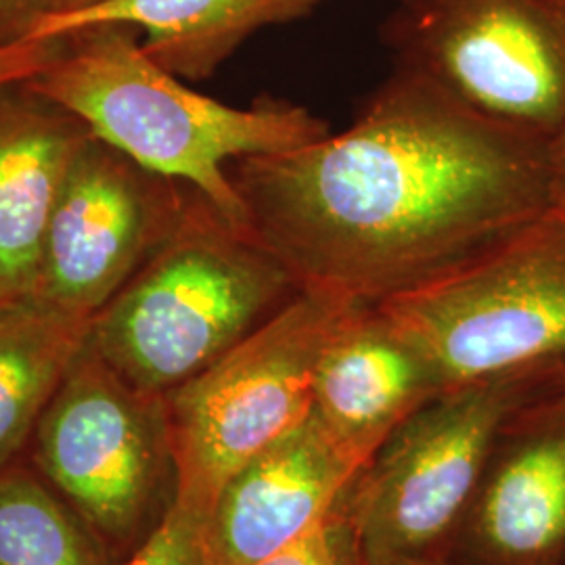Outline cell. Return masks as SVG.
Segmentation results:
<instances>
[{
	"label": "cell",
	"instance_id": "1",
	"mask_svg": "<svg viewBox=\"0 0 565 565\" xmlns=\"http://www.w3.org/2000/svg\"><path fill=\"white\" fill-rule=\"evenodd\" d=\"M247 226L300 289L377 306L562 205L551 139L392 67L323 139L228 166Z\"/></svg>",
	"mask_w": 565,
	"mask_h": 565
},
{
	"label": "cell",
	"instance_id": "11",
	"mask_svg": "<svg viewBox=\"0 0 565 565\" xmlns=\"http://www.w3.org/2000/svg\"><path fill=\"white\" fill-rule=\"evenodd\" d=\"M459 545L469 565H565V382L507 419Z\"/></svg>",
	"mask_w": 565,
	"mask_h": 565
},
{
	"label": "cell",
	"instance_id": "23",
	"mask_svg": "<svg viewBox=\"0 0 565 565\" xmlns=\"http://www.w3.org/2000/svg\"><path fill=\"white\" fill-rule=\"evenodd\" d=\"M396 565H457L455 562H404Z\"/></svg>",
	"mask_w": 565,
	"mask_h": 565
},
{
	"label": "cell",
	"instance_id": "9",
	"mask_svg": "<svg viewBox=\"0 0 565 565\" xmlns=\"http://www.w3.org/2000/svg\"><path fill=\"white\" fill-rule=\"evenodd\" d=\"M189 193L90 135L61 189L28 298L93 321L168 239Z\"/></svg>",
	"mask_w": 565,
	"mask_h": 565
},
{
	"label": "cell",
	"instance_id": "19",
	"mask_svg": "<svg viewBox=\"0 0 565 565\" xmlns=\"http://www.w3.org/2000/svg\"><path fill=\"white\" fill-rule=\"evenodd\" d=\"M61 39L0 44V95L32 81L55 57Z\"/></svg>",
	"mask_w": 565,
	"mask_h": 565
},
{
	"label": "cell",
	"instance_id": "24",
	"mask_svg": "<svg viewBox=\"0 0 565 565\" xmlns=\"http://www.w3.org/2000/svg\"><path fill=\"white\" fill-rule=\"evenodd\" d=\"M348 565H361V562H352V564H348Z\"/></svg>",
	"mask_w": 565,
	"mask_h": 565
},
{
	"label": "cell",
	"instance_id": "4",
	"mask_svg": "<svg viewBox=\"0 0 565 565\" xmlns=\"http://www.w3.org/2000/svg\"><path fill=\"white\" fill-rule=\"evenodd\" d=\"M565 366L457 385L406 417L345 494L361 565L448 562L507 419Z\"/></svg>",
	"mask_w": 565,
	"mask_h": 565
},
{
	"label": "cell",
	"instance_id": "18",
	"mask_svg": "<svg viewBox=\"0 0 565 565\" xmlns=\"http://www.w3.org/2000/svg\"><path fill=\"white\" fill-rule=\"evenodd\" d=\"M352 562H359V553L343 499L321 524L252 565H348Z\"/></svg>",
	"mask_w": 565,
	"mask_h": 565
},
{
	"label": "cell",
	"instance_id": "3",
	"mask_svg": "<svg viewBox=\"0 0 565 565\" xmlns=\"http://www.w3.org/2000/svg\"><path fill=\"white\" fill-rule=\"evenodd\" d=\"M298 291L247 224L191 189L168 239L90 321L88 343L128 384L168 396Z\"/></svg>",
	"mask_w": 565,
	"mask_h": 565
},
{
	"label": "cell",
	"instance_id": "13",
	"mask_svg": "<svg viewBox=\"0 0 565 565\" xmlns=\"http://www.w3.org/2000/svg\"><path fill=\"white\" fill-rule=\"evenodd\" d=\"M438 394L415 348L375 306H359L323 350L312 413L345 445L373 457L406 417Z\"/></svg>",
	"mask_w": 565,
	"mask_h": 565
},
{
	"label": "cell",
	"instance_id": "6",
	"mask_svg": "<svg viewBox=\"0 0 565 565\" xmlns=\"http://www.w3.org/2000/svg\"><path fill=\"white\" fill-rule=\"evenodd\" d=\"M359 306L300 289L216 363L166 396L179 505L207 515L243 465L308 419L323 350Z\"/></svg>",
	"mask_w": 565,
	"mask_h": 565
},
{
	"label": "cell",
	"instance_id": "20",
	"mask_svg": "<svg viewBox=\"0 0 565 565\" xmlns=\"http://www.w3.org/2000/svg\"><path fill=\"white\" fill-rule=\"evenodd\" d=\"M49 0H0V44L23 41L46 13Z\"/></svg>",
	"mask_w": 565,
	"mask_h": 565
},
{
	"label": "cell",
	"instance_id": "7",
	"mask_svg": "<svg viewBox=\"0 0 565 565\" xmlns=\"http://www.w3.org/2000/svg\"><path fill=\"white\" fill-rule=\"evenodd\" d=\"M30 445L34 469L116 564L130 557L177 503L166 396L128 384L88 340Z\"/></svg>",
	"mask_w": 565,
	"mask_h": 565
},
{
	"label": "cell",
	"instance_id": "8",
	"mask_svg": "<svg viewBox=\"0 0 565 565\" xmlns=\"http://www.w3.org/2000/svg\"><path fill=\"white\" fill-rule=\"evenodd\" d=\"M394 67L486 118L553 137L565 124V0H387Z\"/></svg>",
	"mask_w": 565,
	"mask_h": 565
},
{
	"label": "cell",
	"instance_id": "10",
	"mask_svg": "<svg viewBox=\"0 0 565 565\" xmlns=\"http://www.w3.org/2000/svg\"><path fill=\"white\" fill-rule=\"evenodd\" d=\"M369 461L310 413L218 492L203 530L210 564L252 565L298 541L340 507Z\"/></svg>",
	"mask_w": 565,
	"mask_h": 565
},
{
	"label": "cell",
	"instance_id": "5",
	"mask_svg": "<svg viewBox=\"0 0 565 565\" xmlns=\"http://www.w3.org/2000/svg\"><path fill=\"white\" fill-rule=\"evenodd\" d=\"M440 392L565 366V205L459 270L375 306Z\"/></svg>",
	"mask_w": 565,
	"mask_h": 565
},
{
	"label": "cell",
	"instance_id": "16",
	"mask_svg": "<svg viewBox=\"0 0 565 565\" xmlns=\"http://www.w3.org/2000/svg\"><path fill=\"white\" fill-rule=\"evenodd\" d=\"M0 565H116L78 513L41 473L0 469Z\"/></svg>",
	"mask_w": 565,
	"mask_h": 565
},
{
	"label": "cell",
	"instance_id": "15",
	"mask_svg": "<svg viewBox=\"0 0 565 565\" xmlns=\"http://www.w3.org/2000/svg\"><path fill=\"white\" fill-rule=\"evenodd\" d=\"M88 331V319L32 298L0 303V469L32 443Z\"/></svg>",
	"mask_w": 565,
	"mask_h": 565
},
{
	"label": "cell",
	"instance_id": "22",
	"mask_svg": "<svg viewBox=\"0 0 565 565\" xmlns=\"http://www.w3.org/2000/svg\"><path fill=\"white\" fill-rule=\"evenodd\" d=\"M97 2H102V0H49L44 15H49V13H72V11H81V9H86V7L97 4Z\"/></svg>",
	"mask_w": 565,
	"mask_h": 565
},
{
	"label": "cell",
	"instance_id": "12",
	"mask_svg": "<svg viewBox=\"0 0 565 565\" xmlns=\"http://www.w3.org/2000/svg\"><path fill=\"white\" fill-rule=\"evenodd\" d=\"M90 135L25 84L0 95V303L30 296L61 189Z\"/></svg>",
	"mask_w": 565,
	"mask_h": 565
},
{
	"label": "cell",
	"instance_id": "14",
	"mask_svg": "<svg viewBox=\"0 0 565 565\" xmlns=\"http://www.w3.org/2000/svg\"><path fill=\"white\" fill-rule=\"evenodd\" d=\"M319 0H102L49 13L25 41H53L97 25L141 32L142 51L181 81H207L252 34L303 18Z\"/></svg>",
	"mask_w": 565,
	"mask_h": 565
},
{
	"label": "cell",
	"instance_id": "17",
	"mask_svg": "<svg viewBox=\"0 0 565 565\" xmlns=\"http://www.w3.org/2000/svg\"><path fill=\"white\" fill-rule=\"evenodd\" d=\"M203 530V513L174 503L153 534L116 565H212Z\"/></svg>",
	"mask_w": 565,
	"mask_h": 565
},
{
	"label": "cell",
	"instance_id": "21",
	"mask_svg": "<svg viewBox=\"0 0 565 565\" xmlns=\"http://www.w3.org/2000/svg\"><path fill=\"white\" fill-rule=\"evenodd\" d=\"M551 151H553V163H555V177L562 203L565 205V124L551 137Z\"/></svg>",
	"mask_w": 565,
	"mask_h": 565
},
{
	"label": "cell",
	"instance_id": "2",
	"mask_svg": "<svg viewBox=\"0 0 565 565\" xmlns=\"http://www.w3.org/2000/svg\"><path fill=\"white\" fill-rule=\"evenodd\" d=\"M28 88L57 103L142 168L184 182L247 224L228 166L291 151L331 132L310 109L279 99L233 107L189 88L142 51L139 32L97 25L61 36Z\"/></svg>",
	"mask_w": 565,
	"mask_h": 565
}]
</instances>
